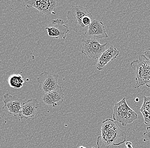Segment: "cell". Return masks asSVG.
I'll list each match as a JSON object with an SVG mask.
<instances>
[{"label": "cell", "instance_id": "obj_6", "mask_svg": "<svg viewBox=\"0 0 150 148\" xmlns=\"http://www.w3.org/2000/svg\"><path fill=\"white\" fill-rule=\"evenodd\" d=\"M59 75L46 72L41 73L37 78L39 89L45 93L55 90L59 87L58 85Z\"/></svg>", "mask_w": 150, "mask_h": 148}, {"label": "cell", "instance_id": "obj_9", "mask_svg": "<svg viewBox=\"0 0 150 148\" xmlns=\"http://www.w3.org/2000/svg\"><path fill=\"white\" fill-rule=\"evenodd\" d=\"M25 5L33 7L46 15L55 14L54 12L56 6V1L53 0H30L25 1Z\"/></svg>", "mask_w": 150, "mask_h": 148}, {"label": "cell", "instance_id": "obj_15", "mask_svg": "<svg viewBox=\"0 0 150 148\" xmlns=\"http://www.w3.org/2000/svg\"><path fill=\"white\" fill-rule=\"evenodd\" d=\"M25 82L23 77L20 74H13L9 76L8 82L11 88L14 89H20L22 88Z\"/></svg>", "mask_w": 150, "mask_h": 148}, {"label": "cell", "instance_id": "obj_7", "mask_svg": "<svg viewBox=\"0 0 150 148\" xmlns=\"http://www.w3.org/2000/svg\"><path fill=\"white\" fill-rule=\"evenodd\" d=\"M45 29L49 36L56 39H65L67 35L70 31L63 21L59 18L52 20L50 26L46 27Z\"/></svg>", "mask_w": 150, "mask_h": 148}, {"label": "cell", "instance_id": "obj_1", "mask_svg": "<svg viewBox=\"0 0 150 148\" xmlns=\"http://www.w3.org/2000/svg\"><path fill=\"white\" fill-rule=\"evenodd\" d=\"M101 131L102 136L97 138L98 148H108L111 146H120L126 141V133L111 119L103 122Z\"/></svg>", "mask_w": 150, "mask_h": 148}, {"label": "cell", "instance_id": "obj_3", "mask_svg": "<svg viewBox=\"0 0 150 148\" xmlns=\"http://www.w3.org/2000/svg\"><path fill=\"white\" fill-rule=\"evenodd\" d=\"M131 67L134 71L136 84L134 88L145 86L150 88V61L144 55L139 56L138 60L133 61Z\"/></svg>", "mask_w": 150, "mask_h": 148}, {"label": "cell", "instance_id": "obj_19", "mask_svg": "<svg viewBox=\"0 0 150 148\" xmlns=\"http://www.w3.org/2000/svg\"><path fill=\"white\" fill-rule=\"evenodd\" d=\"M79 148H87L85 147H83V146H81V147H80Z\"/></svg>", "mask_w": 150, "mask_h": 148}, {"label": "cell", "instance_id": "obj_10", "mask_svg": "<svg viewBox=\"0 0 150 148\" xmlns=\"http://www.w3.org/2000/svg\"><path fill=\"white\" fill-rule=\"evenodd\" d=\"M64 98V93L62 87L59 86L55 90L45 93L42 98V101L47 105L55 108L62 103Z\"/></svg>", "mask_w": 150, "mask_h": 148}, {"label": "cell", "instance_id": "obj_20", "mask_svg": "<svg viewBox=\"0 0 150 148\" xmlns=\"http://www.w3.org/2000/svg\"></svg>", "mask_w": 150, "mask_h": 148}, {"label": "cell", "instance_id": "obj_11", "mask_svg": "<svg viewBox=\"0 0 150 148\" xmlns=\"http://www.w3.org/2000/svg\"><path fill=\"white\" fill-rule=\"evenodd\" d=\"M120 52L116 48L109 47L98 59L96 64V69L98 71L103 70L110 62L112 61L119 56Z\"/></svg>", "mask_w": 150, "mask_h": 148}, {"label": "cell", "instance_id": "obj_18", "mask_svg": "<svg viewBox=\"0 0 150 148\" xmlns=\"http://www.w3.org/2000/svg\"><path fill=\"white\" fill-rule=\"evenodd\" d=\"M139 101V100L138 98H136L135 100V101H136V102H138Z\"/></svg>", "mask_w": 150, "mask_h": 148}, {"label": "cell", "instance_id": "obj_5", "mask_svg": "<svg viewBox=\"0 0 150 148\" xmlns=\"http://www.w3.org/2000/svg\"><path fill=\"white\" fill-rule=\"evenodd\" d=\"M81 53L91 59H99L106 50L108 43L101 45L97 39L94 38H86L81 41Z\"/></svg>", "mask_w": 150, "mask_h": 148}, {"label": "cell", "instance_id": "obj_16", "mask_svg": "<svg viewBox=\"0 0 150 148\" xmlns=\"http://www.w3.org/2000/svg\"><path fill=\"white\" fill-rule=\"evenodd\" d=\"M147 131L143 133L144 136V142L147 141H150V127H148L147 128Z\"/></svg>", "mask_w": 150, "mask_h": 148}, {"label": "cell", "instance_id": "obj_8", "mask_svg": "<svg viewBox=\"0 0 150 148\" xmlns=\"http://www.w3.org/2000/svg\"><path fill=\"white\" fill-rule=\"evenodd\" d=\"M4 105L2 107L3 111L16 117H20L21 113V103L18 98L6 93L3 96Z\"/></svg>", "mask_w": 150, "mask_h": 148}, {"label": "cell", "instance_id": "obj_17", "mask_svg": "<svg viewBox=\"0 0 150 148\" xmlns=\"http://www.w3.org/2000/svg\"><path fill=\"white\" fill-rule=\"evenodd\" d=\"M144 55L145 57L150 61V48L147 49L145 50Z\"/></svg>", "mask_w": 150, "mask_h": 148}, {"label": "cell", "instance_id": "obj_4", "mask_svg": "<svg viewBox=\"0 0 150 148\" xmlns=\"http://www.w3.org/2000/svg\"><path fill=\"white\" fill-rule=\"evenodd\" d=\"M138 115L135 111L127 103L126 98L115 104L113 108V119L125 126L137 119Z\"/></svg>", "mask_w": 150, "mask_h": 148}, {"label": "cell", "instance_id": "obj_12", "mask_svg": "<svg viewBox=\"0 0 150 148\" xmlns=\"http://www.w3.org/2000/svg\"><path fill=\"white\" fill-rule=\"evenodd\" d=\"M38 107L39 102L37 99H30L23 103L21 106V119H28L29 118L34 117Z\"/></svg>", "mask_w": 150, "mask_h": 148}, {"label": "cell", "instance_id": "obj_2", "mask_svg": "<svg viewBox=\"0 0 150 148\" xmlns=\"http://www.w3.org/2000/svg\"><path fill=\"white\" fill-rule=\"evenodd\" d=\"M67 18L69 27L76 33H87L90 24L93 21L92 15L85 7L73 6L67 12Z\"/></svg>", "mask_w": 150, "mask_h": 148}, {"label": "cell", "instance_id": "obj_13", "mask_svg": "<svg viewBox=\"0 0 150 148\" xmlns=\"http://www.w3.org/2000/svg\"><path fill=\"white\" fill-rule=\"evenodd\" d=\"M87 34L89 36L98 38L109 37L103 22L94 19L89 26Z\"/></svg>", "mask_w": 150, "mask_h": 148}, {"label": "cell", "instance_id": "obj_14", "mask_svg": "<svg viewBox=\"0 0 150 148\" xmlns=\"http://www.w3.org/2000/svg\"><path fill=\"white\" fill-rule=\"evenodd\" d=\"M139 111L144 117L145 124H150V96H144V102Z\"/></svg>", "mask_w": 150, "mask_h": 148}]
</instances>
